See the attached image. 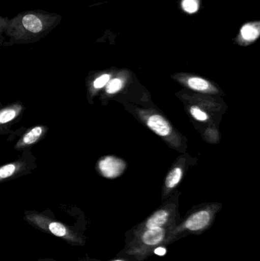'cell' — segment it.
Instances as JSON below:
<instances>
[{"label": "cell", "instance_id": "16", "mask_svg": "<svg viewBox=\"0 0 260 261\" xmlns=\"http://www.w3.org/2000/svg\"><path fill=\"white\" fill-rule=\"evenodd\" d=\"M109 80V74L101 75V76H99V77L96 78V79L93 81V88L96 89V90L102 89V87H105V86L108 84Z\"/></svg>", "mask_w": 260, "mask_h": 261}, {"label": "cell", "instance_id": "14", "mask_svg": "<svg viewBox=\"0 0 260 261\" xmlns=\"http://www.w3.org/2000/svg\"><path fill=\"white\" fill-rule=\"evenodd\" d=\"M182 7L185 12L193 14L199 9V5H198V0H183Z\"/></svg>", "mask_w": 260, "mask_h": 261}, {"label": "cell", "instance_id": "12", "mask_svg": "<svg viewBox=\"0 0 260 261\" xmlns=\"http://www.w3.org/2000/svg\"><path fill=\"white\" fill-rule=\"evenodd\" d=\"M183 176V170L180 167L174 168L171 170L170 173L166 176V187L169 189H172L178 185Z\"/></svg>", "mask_w": 260, "mask_h": 261}, {"label": "cell", "instance_id": "1", "mask_svg": "<svg viewBox=\"0 0 260 261\" xmlns=\"http://www.w3.org/2000/svg\"><path fill=\"white\" fill-rule=\"evenodd\" d=\"M62 17L45 11H27L9 18L4 33L9 44H29L40 41L61 22Z\"/></svg>", "mask_w": 260, "mask_h": 261}, {"label": "cell", "instance_id": "7", "mask_svg": "<svg viewBox=\"0 0 260 261\" xmlns=\"http://www.w3.org/2000/svg\"><path fill=\"white\" fill-rule=\"evenodd\" d=\"M24 111L21 102H15L0 108V135H6L11 127L19 120Z\"/></svg>", "mask_w": 260, "mask_h": 261}, {"label": "cell", "instance_id": "17", "mask_svg": "<svg viewBox=\"0 0 260 261\" xmlns=\"http://www.w3.org/2000/svg\"><path fill=\"white\" fill-rule=\"evenodd\" d=\"M191 115L195 118L196 120L204 122L209 119L208 115L203 110H200L198 107H192L190 110Z\"/></svg>", "mask_w": 260, "mask_h": 261}, {"label": "cell", "instance_id": "11", "mask_svg": "<svg viewBox=\"0 0 260 261\" xmlns=\"http://www.w3.org/2000/svg\"><path fill=\"white\" fill-rule=\"evenodd\" d=\"M241 35L245 41H253L259 38V30L255 24H246L241 28Z\"/></svg>", "mask_w": 260, "mask_h": 261}, {"label": "cell", "instance_id": "21", "mask_svg": "<svg viewBox=\"0 0 260 261\" xmlns=\"http://www.w3.org/2000/svg\"><path fill=\"white\" fill-rule=\"evenodd\" d=\"M38 261H56V260H52V259H41V260H38Z\"/></svg>", "mask_w": 260, "mask_h": 261}, {"label": "cell", "instance_id": "15", "mask_svg": "<svg viewBox=\"0 0 260 261\" xmlns=\"http://www.w3.org/2000/svg\"><path fill=\"white\" fill-rule=\"evenodd\" d=\"M122 81L119 79L111 80V81H108V84L106 87V92L109 94L117 93L119 90L122 89Z\"/></svg>", "mask_w": 260, "mask_h": 261}, {"label": "cell", "instance_id": "9", "mask_svg": "<svg viewBox=\"0 0 260 261\" xmlns=\"http://www.w3.org/2000/svg\"><path fill=\"white\" fill-rule=\"evenodd\" d=\"M126 164L122 160L113 156H105L99 163V168L102 174L107 178H116L125 170Z\"/></svg>", "mask_w": 260, "mask_h": 261}, {"label": "cell", "instance_id": "20", "mask_svg": "<svg viewBox=\"0 0 260 261\" xmlns=\"http://www.w3.org/2000/svg\"><path fill=\"white\" fill-rule=\"evenodd\" d=\"M79 261H100V260H95V259H91V258H89V257H86V258L81 259V260H79Z\"/></svg>", "mask_w": 260, "mask_h": 261}, {"label": "cell", "instance_id": "8", "mask_svg": "<svg viewBox=\"0 0 260 261\" xmlns=\"http://www.w3.org/2000/svg\"><path fill=\"white\" fill-rule=\"evenodd\" d=\"M48 127L44 125H35L32 128L26 130L25 132L20 137L14 146V149L16 150H30L31 147L38 144L47 135Z\"/></svg>", "mask_w": 260, "mask_h": 261}, {"label": "cell", "instance_id": "18", "mask_svg": "<svg viewBox=\"0 0 260 261\" xmlns=\"http://www.w3.org/2000/svg\"><path fill=\"white\" fill-rule=\"evenodd\" d=\"M9 18H4V17H0V41L3 42L4 38H3V34L5 32L6 24H7Z\"/></svg>", "mask_w": 260, "mask_h": 261}, {"label": "cell", "instance_id": "19", "mask_svg": "<svg viewBox=\"0 0 260 261\" xmlns=\"http://www.w3.org/2000/svg\"><path fill=\"white\" fill-rule=\"evenodd\" d=\"M108 261H134L133 259L130 258V257H126V256L119 255L117 254L114 258L111 259V260Z\"/></svg>", "mask_w": 260, "mask_h": 261}, {"label": "cell", "instance_id": "10", "mask_svg": "<svg viewBox=\"0 0 260 261\" xmlns=\"http://www.w3.org/2000/svg\"><path fill=\"white\" fill-rule=\"evenodd\" d=\"M148 126L160 136H167L172 130L167 121L159 115H154L148 119Z\"/></svg>", "mask_w": 260, "mask_h": 261}, {"label": "cell", "instance_id": "2", "mask_svg": "<svg viewBox=\"0 0 260 261\" xmlns=\"http://www.w3.org/2000/svg\"><path fill=\"white\" fill-rule=\"evenodd\" d=\"M172 228H157L147 229L136 236L125 239V245L119 255L126 256L134 261L148 259L157 248L164 247Z\"/></svg>", "mask_w": 260, "mask_h": 261}, {"label": "cell", "instance_id": "3", "mask_svg": "<svg viewBox=\"0 0 260 261\" xmlns=\"http://www.w3.org/2000/svg\"><path fill=\"white\" fill-rule=\"evenodd\" d=\"M217 208L205 207L189 213L180 223L172 228L164 244L168 246L180 239L191 234L199 236L212 227L215 220Z\"/></svg>", "mask_w": 260, "mask_h": 261}, {"label": "cell", "instance_id": "22", "mask_svg": "<svg viewBox=\"0 0 260 261\" xmlns=\"http://www.w3.org/2000/svg\"><path fill=\"white\" fill-rule=\"evenodd\" d=\"M2 107H3V105H2L1 102H0V108H1Z\"/></svg>", "mask_w": 260, "mask_h": 261}, {"label": "cell", "instance_id": "6", "mask_svg": "<svg viewBox=\"0 0 260 261\" xmlns=\"http://www.w3.org/2000/svg\"><path fill=\"white\" fill-rule=\"evenodd\" d=\"M36 159L30 150H24L16 161L0 166V184L29 174L36 168Z\"/></svg>", "mask_w": 260, "mask_h": 261}, {"label": "cell", "instance_id": "4", "mask_svg": "<svg viewBox=\"0 0 260 261\" xmlns=\"http://www.w3.org/2000/svg\"><path fill=\"white\" fill-rule=\"evenodd\" d=\"M24 219L34 228L63 239L69 245L84 246L86 242V239L82 233L72 229L68 225H64L44 213L35 211L25 212Z\"/></svg>", "mask_w": 260, "mask_h": 261}, {"label": "cell", "instance_id": "5", "mask_svg": "<svg viewBox=\"0 0 260 261\" xmlns=\"http://www.w3.org/2000/svg\"><path fill=\"white\" fill-rule=\"evenodd\" d=\"M177 219L176 216L175 210L164 207L154 212L145 221L131 228L125 233V237H132L138 233L147 229H152L157 228H174L177 225Z\"/></svg>", "mask_w": 260, "mask_h": 261}, {"label": "cell", "instance_id": "13", "mask_svg": "<svg viewBox=\"0 0 260 261\" xmlns=\"http://www.w3.org/2000/svg\"><path fill=\"white\" fill-rule=\"evenodd\" d=\"M188 85L191 89L197 91H205L209 87V84L206 80L199 77H192L188 81Z\"/></svg>", "mask_w": 260, "mask_h": 261}]
</instances>
